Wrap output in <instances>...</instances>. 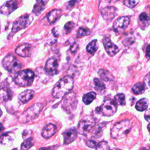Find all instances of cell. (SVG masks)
Masks as SVG:
<instances>
[{
    "label": "cell",
    "mask_w": 150,
    "mask_h": 150,
    "mask_svg": "<svg viewBox=\"0 0 150 150\" xmlns=\"http://www.w3.org/2000/svg\"><path fill=\"white\" fill-rule=\"evenodd\" d=\"M48 1L49 0H36L32 10V12L36 16L39 15L45 9Z\"/></svg>",
    "instance_id": "cell-18"
},
{
    "label": "cell",
    "mask_w": 150,
    "mask_h": 150,
    "mask_svg": "<svg viewBox=\"0 0 150 150\" xmlns=\"http://www.w3.org/2000/svg\"><path fill=\"white\" fill-rule=\"evenodd\" d=\"M39 150H49V149L47 148H46V147H43V148H40Z\"/></svg>",
    "instance_id": "cell-45"
},
{
    "label": "cell",
    "mask_w": 150,
    "mask_h": 150,
    "mask_svg": "<svg viewBox=\"0 0 150 150\" xmlns=\"http://www.w3.org/2000/svg\"><path fill=\"white\" fill-rule=\"evenodd\" d=\"M74 4H75V1L74 0H71L70 1L68 2V4H67L68 6H67V7L68 6L69 7H73L74 6Z\"/></svg>",
    "instance_id": "cell-43"
},
{
    "label": "cell",
    "mask_w": 150,
    "mask_h": 150,
    "mask_svg": "<svg viewBox=\"0 0 150 150\" xmlns=\"http://www.w3.org/2000/svg\"><path fill=\"white\" fill-rule=\"evenodd\" d=\"M146 84L144 82H138L134 84L132 87V91L134 94L138 95L143 93L145 90Z\"/></svg>",
    "instance_id": "cell-23"
},
{
    "label": "cell",
    "mask_w": 150,
    "mask_h": 150,
    "mask_svg": "<svg viewBox=\"0 0 150 150\" xmlns=\"http://www.w3.org/2000/svg\"><path fill=\"white\" fill-rule=\"evenodd\" d=\"M123 2L126 6L132 8L137 5L139 0H124Z\"/></svg>",
    "instance_id": "cell-35"
},
{
    "label": "cell",
    "mask_w": 150,
    "mask_h": 150,
    "mask_svg": "<svg viewBox=\"0 0 150 150\" xmlns=\"http://www.w3.org/2000/svg\"><path fill=\"white\" fill-rule=\"evenodd\" d=\"M13 150H17V149H16V148H15V149H13Z\"/></svg>",
    "instance_id": "cell-50"
},
{
    "label": "cell",
    "mask_w": 150,
    "mask_h": 150,
    "mask_svg": "<svg viewBox=\"0 0 150 150\" xmlns=\"http://www.w3.org/2000/svg\"><path fill=\"white\" fill-rule=\"evenodd\" d=\"M139 19L140 22L142 23L143 25L146 24V26L147 25H148L149 24L148 23V22L149 23L150 22V18L149 16H148V15L146 13V12H142L140 14L139 16Z\"/></svg>",
    "instance_id": "cell-32"
},
{
    "label": "cell",
    "mask_w": 150,
    "mask_h": 150,
    "mask_svg": "<svg viewBox=\"0 0 150 150\" xmlns=\"http://www.w3.org/2000/svg\"><path fill=\"white\" fill-rule=\"evenodd\" d=\"M73 87V79L71 76H66L59 80L52 90V95L56 98L64 97Z\"/></svg>",
    "instance_id": "cell-1"
},
{
    "label": "cell",
    "mask_w": 150,
    "mask_h": 150,
    "mask_svg": "<svg viewBox=\"0 0 150 150\" xmlns=\"http://www.w3.org/2000/svg\"><path fill=\"white\" fill-rule=\"evenodd\" d=\"M20 0H9L0 8V13L4 15H9L15 11L19 5Z\"/></svg>",
    "instance_id": "cell-10"
},
{
    "label": "cell",
    "mask_w": 150,
    "mask_h": 150,
    "mask_svg": "<svg viewBox=\"0 0 150 150\" xmlns=\"http://www.w3.org/2000/svg\"><path fill=\"white\" fill-rule=\"evenodd\" d=\"M77 100L73 93L64 96L62 101V107L67 112H72L76 107Z\"/></svg>",
    "instance_id": "cell-9"
},
{
    "label": "cell",
    "mask_w": 150,
    "mask_h": 150,
    "mask_svg": "<svg viewBox=\"0 0 150 150\" xmlns=\"http://www.w3.org/2000/svg\"><path fill=\"white\" fill-rule=\"evenodd\" d=\"M134 42V37L132 35H129L127 38H124L122 39V43L124 45H125V46L131 45V44L133 43Z\"/></svg>",
    "instance_id": "cell-37"
},
{
    "label": "cell",
    "mask_w": 150,
    "mask_h": 150,
    "mask_svg": "<svg viewBox=\"0 0 150 150\" xmlns=\"http://www.w3.org/2000/svg\"><path fill=\"white\" fill-rule=\"evenodd\" d=\"M97 42V40L96 39H94L88 43L86 47V50L88 53L91 54H94L96 53L98 49V45Z\"/></svg>",
    "instance_id": "cell-27"
},
{
    "label": "cell",
    "mask_w": 150,
    "mask_h": 150,
    "mask_svg": "<svg viewBox=\"0 0 150 150\" xmlns=\"http://www.w3.org/2000/svg\"><path fill=\"white\" fill-rule=\"evenodd\" d=\"M103 43L106 52L110 56H113L119 52V49L117 45L114 44L108 37L103 39Z\"/></svg>",
    "instance_id": "cell-13"
},
{
    "label": "cell",
    "mask_w": 150,
    "mask_h": 150,
    "mask_svg": "<svg viewBox=\"0 0 150 150\" xmlns=\"http://www.w3.org/2000/svg\"><path fill=\"white\" fill-rule=\"evenodd\" d=\"M98 74L100 78L106 81H112L114 79L112 74L108 70L105 69H100L98 71Z\"/></svg>",
    "instance_id": "cell-22"
},
{
    "label": "cell",
    "mask_w": 150,
    "mask_h": 150,
    "mask_svg": "<svg viewBox=\"0 0 150 150\" xmlns=\"http://www.w3.org/2000/svg\"><path fill=\"white\" fill-rule=\"evenodd\" d=\"M13 133L7 132L0 135V144H8L13 140Z\"/></svg>",
    "instance_id": "cell-25"
},
{
    "label": "cell",
    "mask_w": 150,
    "mask_h": 150,
    "mask_svg": "<svg viewBox=\"0 0 150 150\" xmlns=\"http://www.w3.org/2000/svg\"><path fill=\"white\" fill-rule=\"evenodd\" d=\"M148 131H149V132H150V123L148 125Z\"/></svg>",
    "instance_id": "cell-47"
},
{
    "label": "cell",
    "mask_w": 150,
    "mask_h": 150,
    "mask_svg": "<svg viewBox=\"0 0 150 150\" xmlns=\"http://www.w3.org/2000/svg\"><path fill=\"white\" fill-rule=\"evenodd\" d=\"M61 15L62 11L60 9H53L48 13L47 20L50 24L54 23L60 18Z\"/></svg>",
    "instance_id": "cell-21"
},
{
    "label": "cell",
    "mask_w": 150,
    "mask_h": 150,
    "mask_svg": "<svg viewBox=\"0 0 150 150\" xmlns=\"http://www.w3.org/2000/svg\"><path fill=\"white\" fill-rule=\"evenodd\" d=\"M96 150H110V146L106 141H101L97 144Z\"/></svg>",
    "instance_id": "cell-34"
},
{
    "label": "cell",
    "mask_w": 150,
    "mask_h": 150,
    "mask_svg": "<svg viewBox=\"0 0 150 150\" xmlns=\"http://www.w3.org/2000/svg\"><path fill=\"white\" fill-rule=\"evenodd\" d=\"M101 13L106 20H111L117 14V9L114 6H107L101 9Z\"/></svg>",
    "instance_id": "cell-17"
},
{
    "label": "cell",
    "mask_w": 150,
    "mask_h": 150,
    "mask_svg": "<svg viewBox=\"0 0 150 150\" xmlns=\"http://www.w3.org/2000/svg\"><path fill=\"white\" fill-rule=\"evenodd\" d=\"M63 135L64 137V144L67 145L75 140L77 135V132L75 128H71L64 131Z\"/></svg>",
    "instance_id": "cell-14"
},
{
    "label": "cell",
    "mask_w": 150,
    "mask_h": 150,
    "mask_svg": "<svg viewBox=\"0 0 150 150\" xmlns=\"http://www.w3.org/2000/svg\"><path fill=\"white\" fill-rule=\"evenodd\" d=\"M130 22V19L128 16H121L115 20L113 25V29L115 32H120L128 26Z\"/></svg>",
    "instance_id": "cell-11"
},
{
    "label": "cell",
    "mask_w": 150,
    "mask_h": 150,
    "mask_svg": "<svg viewBox=\"0 0 150 150\" xmlns=\"http://www.w3.org/2000/svg\"><path fill=\"white\" fill-rule=\"evenodd\" d=\"M145 81L146 84H148L149 86H150V73L146 74L145 77Z\"/></svg>",
    "instance_id": "cell-41"
},
{
    "label": "cell",
    "mask_w": 150,
    "mask_h": 150,
    "mask_svg": "<svg viewBox=\"0 0 150 150\" xmlns=\"http://www.w3.org/2000/svg\"><path fill=\"white\" fill-rule=\"evenodd\" d=\"M74 27V23L73 22L70 21L67 22L64 26V29L66 32V33H69V32H70L73 29Z\"/></svg>",
    "instance_id": "cell-36"
},
{
    "label": "cell",
    "mask_w": 150,
    "mask_h": 150,
    "mask_svg": "<svg viewBox=\"0 0 150 150\" xmlns=\"http://www.w3.org/2000/svg\"><path fill=\"white\" fill-rule=\"evenodd\" d=\"M148 105L149 101L148 99L144 98L137 101L135 105V108L139 111H143L148 108Z\"/></svg>",
    "instance_id": "cell-24"
},
{
    "label": "cell",
    "mask_w": 150,
    "mask_h": 150,
    "mask_svg": "<svg viewBox=\"0 0 150 150\" xmlns=\"http://www.w3.org/2000/svg\"><path fill=\"white\" fill-rule=\"evenodd\" d=\"M77 49H78V45H77V43H76L72 44L71 46H70V51H71V52H76L77 50Z\"/></svg>",
    "instance_id": "cell-39"
},
{
    "label": "cell",
    "mask_w": 150,
    "mask_h": 150,
    "mask_svg": "<svg viewBox=\"0 0 150 150\" xmlns=\"http://www.w3.org/2000/svg\"><path fill=\"white\" fill-rule=\"evenodd\" d=\"M34 78V73L30 69H25L18 72L14 78V81L20 87H25L31 86Z\"/></svg>",
    "instance_id": "cell-3"
},
{
    "label": "cell",
    "mask_w": 150,
    "mask_h": 150,
    "mask_svg": "<svg viewBox=\"0 0 150 150\" xmlns=\"http://www.w3.org/2000/svg\"><path fill=\"white\" fill-rule=\"evenodd\" d=\"M4 129V127L3 126L2 124L0 123V131H3Z\"/></svg>",
    "instance_id": "cell-44"
},
{
    "label": "cell",
    "mask_w": 150,
    "mask_h": 150,
    "mask_svg": "<svg viewBox=\"0 0 150 150\" xmlns=\"http://www.w3.org/2000/svg\"><path fill=\"white\" fill-rule=\"evenodd\" d=\"M141 150H150V146L147 147V148H144L142 149Z\"/></svg>",
    "instance_id": "cell-46"
},
{
    "label": "cell",
    "mask_w": 150,
    "mask_h": 150,
    "mask_svg": "<svg viewBox=\"0 0 150 150\" xmlns=\"http://www.w3.org/2000/svg\"><path fill=\"white\" fill-rule=\"evenodd\" d=\"M113 150H120V149H118V148H115V149H114Z\"/></svg>",
    "instance_id": "cell-49"
},
{
    "label": "cell",
    "mask_w": 150,
    "mask_h": 150,
    "mask_svg": "<svg viewBox=\"0 0 150 150\" xmlns=\"http://www.w3.org/2000/svg\"><path fill=\"white\" fill-rule=\"evenodd\" d=\"M0 30H1V26H0Z\"/></svg>",
    "instance_id": "cell-52"
},
{
    "label": "cell",
    "mask_w": 150,
    "mask_h": 150,
    "mask_svg": "<svg viewBox=\"0 0 150 150\" xmlns=\"http://www.w3.org/2000/svg\"><path fill=\"white\" fill-rule=\"evenodd\" d=\"M146 57L147 58H149L150 57V44L148 45L146 47Z\"/></svg>",
    "instance_id": "cell-42"
},
{
    "label": "cell",
    "mask_w": 150,
    "mask_h": 150,
    "mask_svg": "<svg viewBox=\"0 0 150 150\" xmlns=\"http://www.w3.org/2000/svg\"><path fill=\"white\" fill-rule=\"evenodd\" d=\"M43 105L41 103H35L25 111H24L19 118V121L21 123H26L36 118L41 110Z\"/></svg>",
    "instance_id": "cell-4"
},
{
    "label": "cell",
    "mask_w": 150,
    "mask_h": 150,
    "mask_svg": "<svg viewBox=\"0 0 150 150\" xmlns=\"http://www.w3.org/2000/svg\"><path fill=\"white\" fill-rule=\"evenodd\" d=\"M104 124H100L99 125H98L97 126V127H96L94 128V129L93 130V137H96V138H98L99 137H100L101 135V132H103V128L104 127Z\"/></svg>",
    "instance_id": "cell-33"
},
{
    "label": "cell",
    "mask_w": 150,
    "mask_h": 150,
    "mask_svg": "<svg viewBox=\"0 0 150 150\" xmlns=\"http://www.w3.org/2000/svg\"><path fill=\"white\" fill-rule=\"evenodd\" d=\"M96 93L95 92H93V91L89 92L83 96V101L85 104L88 105L93 102V101L96 98Z\"/></svg>",
    "instance_id": "cell-26"
},
{
    "label": "cell",
    "mask_w": 150,
    "mask_h": 150,
    "mask_svg": "<svg viewBox=\"0 0 150 150\" xmlns=\"http://www.w3.org/2000/svg\"><path fill=\"white\" fill-rule=\"evenodd\" d=\"M117 107L115 101L110 98L105 100L100 107L96 108V111L101 112L103 115L110 117L113 115L117 111Z\"/></svg>",
    "instance_id": "cell-6"
},
{
    "label": "cell",
    "mask_w": 150,
    "mask_h": 150,
    "mask_svg": "<svg viewBox=\"0 0 150 150\" xmlns=\"http://www.w3.org/2000/svg\"><path fill=\"white\" fill-rule=\"evenodd\" d=\"M15 52L21 57H28L32 52V46L28 43L22 44L16 49Z\"/></svg>",
    "instance_id": "cell-15"
},
{
    "label": "cell",
    "mask_w": 150,
    "mask_h": 150,
    "mask_svg": "<svg viewBox=\"0 0 150 150\" xmlns=\"http://www.w3.org/2000/svg\"><path fill=\"white\" fill-rule=\"evenodd\" d=\"M34 145V140L32 138H26L21 144V150H28Z\"/></svg>",
    "instance_id": "cell-28"
},
{
    "label": "cell",
    "mask_w": 150,
    "mask_h": 150,
    "mask_svg": "<svg viewBox=\"0 0 150 150\" xmlns=\"http://www.w3.org/2000/svg\"><path fill=\"white\" fill-rule=\"evenodd\" d=\"M1 73H0V77H1Z\"/></svg>",
    "instance_id": "cell-51"
},
{
    "label": "cell",
    "mask_w": 150,
    "mask_h": 150,
    "mask_svg": "<svg viewBox=\"0 0 150 150\" xmlns=\"http://www.w3.org/2000/svg\"><path fill=\"white\" fill-rule=\"evenodd\" d=\"M33 17L30 14H25L20 16L13 23L12 28V33L15 34L18 31L27 28L32 23Z\"/></svg>",
    "instance_id": "cell-7"
},
{
    "label": "cell",
    "mask_w": 150,
    "mask_h": 150,
    "mask_svg": "<svg viewBox=\"0 0 150 150\" xmlns=\"http://www.w3.org/2000/svg\"><path fill=\"white\" fill-rule=\"evenodd\" d=\"M57 127L56 125L50 123L46 125L42 131V135L45 139H48L53 136L56 131Z\"/></svg>",
    "instance_id": "cell-16"
},
{
    "label": "cell",
    "mask_w": 150,
    "mask_h": 150,
    "mask_svg": "<svg viewBox=\"0 0 150 150\" xmlns=\"http://www.w3.org/2000/svg\"><path fill=\"white\" fill-rule=\"evenodd\" d=\"M91 32L90 30L86 27H80L77 32V37L80 38L85 36L89 35Z\"/></svg>",
    "instance_id": "cell-31"
},
{
    "label": "cell",
    "mask_w": 150,
    "mask_h": 150,
    "mask_svg": "<svg viewBox=\"0 0 150 150\" xmlns=\"http://www.w3.org/2000/svg\"><path fill=\"white\" fill-rule=\"evenodd\" d=\"M12 98V92L7 87H0V103L6 102Z\"/></svg>",
    "instance_id": "cell-19"
},
{
    "label": "cell",
    "mask_w": 150,
    "mask_h": 150,
    "mask_svg": "<svg viewBox=\"0 0 150 150\" xmlns=\"http://www.w3.org/2000/svg\"><path fill=\"white\" fill-rule=\"evenodd\" d=\"M2 111H1V110L0 109V117L2 115Z\"/></svg>",
    "instance_id": "cell-48"
},
{
    "label": "cell",
    "mask_w": 150,
    "mask_h": 150,
    "mask_svg": "<svg viewBox=\"0 0 150 150\" xmlns=\"http://www.w3.org/2000/svg\"><path fill=\"white\" fill-rule=\"evenodd\" d=\"M34 96V91L32 90H26L21 93L18 96L19 100L25 104L30 101Z\"/></svg>",
    "instance_id": "cell-20"
},
{
    "label": "cell",
    "mask_w": 150,
    "mask_h": 150,
    "mask_svg": "<svg viewBox=\"0 0 150 150\" xmlns=\"http://www.w3.org/2000/svg\"><path fill=\"white\" fill-rule=\"evenodd\" d=\"M4 68L10 73H18L21 67V63L12 54H8L5 57L2 62Z\"/></svg>",
    "instance_id": "cell-5"
},
{
    "label": "cell",
    "mask_w": 150,
    "mask_h": 150,
    "mask_svg": "<svg viewBox=\"0 0 150 150\" xmlns=\"http://www.w3.org/2000/svg\"><path fill=\"white\" fill-rule=\"evenodd\" d=\"M115 103L117 104L123 105L125 104V95L122 93H119L115 96L114 100Z\"/></svg>",
    "instance_id": "cell-30"
},
{
    "label": "cell",
    "mask_w": 150,
    "mask_h": 150,
    "mask_svg": "<svg viewBox=\"0 0 150 150\" xmlns=\"http://www.w3.org/2000/svg\"><path fill=\"white\" fill-rule=\"evenodd\" d=\"M57 60H56V59L52 57L47 60L45 67V71L48 75L53 76L57 73Z\"/></svg>",
    "instance_id": "cell-12"
},
{
    "label": "cell",
    "mask_w": 150,
    "mask_h": 150,
    "mask_svg": "<svg viewBox=\"0 0 150 150\" xmlns=\"http://www.w3.org/2000/svg\"><path fill=\"white\" fill-rule=\"evenodd\" d=\"M131 128L132 123L130 120H121L113 125L111 129V136L114 139H121L129 132Z\"/></svg>",
    "instance_id": "cell-2"
},
{
    "label": "cell",
    "mask_w": 150,
    "mask_h": 150,
    "mask_svg": "<svg viewBox=\"0 0 150 150\" xmlns=\"http://www.w3.org/2000/svg\"><path fill=\"white\" fill-rule=\"evenodd\" d=\"M96 121L91 117H86L80 121L77 126V132L83 135H86L95 126Z\"/></svg>",
    "instance_id": "cell-8"
},
{
    "label": "cell",
    "mask_w": 150,
    "mask_h": 150,
    "mask_svg": "<svg viewBox=\"0 0 150 150\" xmlns=\"http://www.w3.org/2000/svg\"><path fill=\"white\" fill-rule=\"evenodd\" d=\"M97 144L98 143H97L96 141H93V140H88L86 142V145L88 147L91 148H96L97 145Z\"/></svg>",
    "instance_id": "cell-38"
},
{
    "label": "cell",
    "mask_w": 150,
    "mask_h": 150,
    "mask_svg": "<svg viewBox=\"0 0 150 150\" xmlns=\"http://www.w3.org/2000/svg\"><path fill=\"white\" fill-rule=\"evenodd\" d=\"M93 81L94 84V88L97 91H101L105 90V84L101 80L98 78H94Z\"/></svg>",
    "instance_id": "cell-29"
},
{
    "label": "cell",
    "mask_w": 150,
    "mask_h": 150,
    "mask_svg": "<svg viewBox=\"0 0 150 150\" xmlns=\"http://www.w3.org/2000/svg\"><path fill=\"white\" fill-rule=\"evenodd\" d=\"M144 117H145V118L146 120L150 121V108L146 111Z\"/></svg>",
    "instance_id": "cell-40"
}]
</instances>
